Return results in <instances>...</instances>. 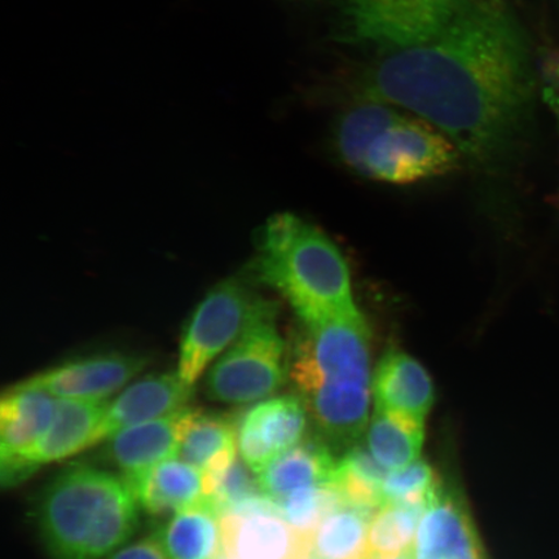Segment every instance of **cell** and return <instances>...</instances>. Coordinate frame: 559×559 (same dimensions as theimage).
Listing matches in <instances>:
<instances>
[{"mask_svg":"<svg viewBox=\"0 0 559 559\" xmlns=\"http://www.w3.org/2000/svg\"><path fill=\"white\" fill-rule=\"evenodd\" d=\"M307 409L299 396L258 402L237 416V450L251 471L260 474L305 438Z\"/></svg>","mask_w":559,"mask_h":559,"instance_id":"10","label":"cell"},{"mask_svg":"<svg viewBox=\"0 0 559 559\" xmlns=\"http://www.w3.org/2000/svg\"><path fill=\"white\" fill-rule=\"evenodd\" d=\"M239 456L237 416L188 407L178 459L204 474V488Z\"/></svg>","mask_w":559,"mask_h":559,"instance_id":"16","label":"cell"},{"mask_svg":"<svg viewBox=\"0 0 559 559\" xmlns=\"http://www.w3.org/2000/svg\"><path fill=\"white\" fill-rule=\"evenodd\" d=\"M221 526L225 559H300L310 555V540L276 514H227Z\"/></svg>","mask_w":559,"mask_h":559,"instance_id":"15","label":"cell"},{"mask_svg":"<svg viewBox=\"0 0 559 559\" xmlns=\"http://www.w3.org/2000/svg\"><path fill=\"white\" fill-rule=\"evenodd\" d=\"M37 519L53 559H104L135 534L139 504L122 477L79 464L46 487Z\"/></svg>","mask_w":559,"mask_h":559,"instance_id":"4","label":"cell"},{"mask_svg":"<svg viewBox=\"0 0 559 559\" xmlns=\"http://www.w3.org/2000/svg\"><path fill=\"white\" fill-rule=\"evenodd\" d=\"M139 508L152 516L173 515L205 501L204 474L178 457L124 480Z\"/></svg>","mask_w":559,"mask_h":559,"instance_id":"18","label":"cell"},{"mask_svg":"<svg viewBox=\"0 0 559 559\" xmlns=\"http://www.w3.org/2000/svg\"><path fill=\"white\" fill-rule=\"evenodd\" d=\"M368 559H414V557H412V551H409V554L397 557H369Z\"/></svg>","mask_w":559,"mask_h":559,"instance_id":"30","label":"cell"},{"mask_svg":"<svg viewBox=\"0 0 559 559\" xmlns=\"http://www.w3.org/2000/svg\"><path fill=\"white\" fill-rule=\"evenodd\" d=\"M187 408L116 432L103 442L99 459L129 480L178 457Z\"/></svg>","mask_w":559,"mask_h":559,"instance_id":"13","label":"cell"},{"mask_svg":"<svg viewBox=\"0 0 559 559\" xmlns=\"http://www.w3.org/2000/svg\"><path fill=\"white\" fill-rule=\"evenodd\" d=\"M148 365L144 355L95 354L62 362L16 384L47 391L59 400H108Z\"/></svg>","mask_w":559,"mask_h":559,"instance_id":"11","label":"cell"},{"mask_svg":"<svg viewBox=\"0 0 559 559\" xmlns=\"http://www.w3.org/2000/svg\"><path fill=\"white\" fill-rule=\"evenodd\" d=\"M475 0H342L340 33L353 45L384 52L425 44Z\"/></svg>","mask_w":559,"mask_h":559,"instance_id":"7","label":"cell"},{"mask_svg":"<svg viewBox=\"0 0 559 559\" xmlns=\"http://www.w3.org/2000/svg\"><path fill=\"white\" fill-rule=\"evenodd\" d=\"M254 272L288 300L300 323L358 310L344 255L330 237L295 214H277L264 226Z\"/></svg>","mask_w":559,"mask_h":559,"instance_id":"5","label":"cell"},{"mask_svg":"<svg viewBox=\"0 0 559 559\" xmlns=\"http://www.w3.org/2000/svg\"><path fill=\"white\" fill-rule=\"evenodd\" d=\"M372 394L376 409L401 412L425 419L435 404V386L426 369L404 353L390 347L374 369Z\"/></svg>","mask_w":559,"mask_h":559,"instance_id":"17","label":"cell"},{"mask_svg":"<svg viewBox=\"0 0 559 559\" xmlns=\"http://www.w3.org/2000/svg\"><path fill=\"white\" fill-rule=\"evenodd\" d=\"M221 521L205 500L170 515L155 535L171 559H225Z\"/></svg>","mask_w":559,"mask_h":559,"instance_id":"21","label":"cell"},{"mask_svg":"<svg viewBox=\"0 0 559 559\" xmlns=\"http://www.w3.org/2000/svg\"><path fill=\"white\" fill-rule=\"evenodd\" d=\"M108 400H59L50 429L27 459L31 475L40 466L91 449L94 435L109 407Z\"/></svg>","mask_w":559,"mask_h":559,"instance_id":"19","label":"cell"},{"mask_svg":"<svg viewBox=\"0 0 559 559\" xmlns=\"http://www.w3.org/2000/svg\"><path fill=\"white\" fill-rule=\"evenodd\" d=\"M58 397L47 391L13 384L0 401V477L15 487L32 477L27 459L52 424Z\"/></svg>","mask_w":559,"mask_h":559,"instance_id":"9","label":"cell"},{"mask_svg":"<svg viewBox=\"0 0 559 559\" xmlns=\"http://www.w3.org/2000/svg\"><path fill=\"white\" fill-rule=\"evenodd\" d=\"M104 559H171L163 543L153 534L136 543L123 545Z\"/></svg>","mask_w":559,"mask_h":559,"instance_id":"29","label":"cell"},{"mask_svg":"<svg viewBox=\"0 0 559 559\" xmlns=\"http://www.w3.org/2000/svg\"><path fill=\"white\" fill-rule=\"evenodd\" d=\"M333 146L348 169L396 186L444 177L464 160L457 146L435 124L368 97H359L338 116Z\"/></svg>","mask_w":559,"mask_h":559,"instance_id":"3","label":"cell"},{"mask_svg":"<svg viewBox=\"0 0 559 559\" xmlns=\"http://www.w3.org/2000/svg\"><path fill=\"white\" fill-rule=\"evenodd\" d=\"M275 504L282 519L310 540L319 524L345 501L334 485H321L299 489Z\"/></svg>","mask_w":559,"mask_h":559,"instance_id":"26","label":"cell"},{"mask_svg":"<svg viewBox=\"0 0 559 559\" xmlns=\"http://www.w3.org/2000/svg\"><path fill=\"white\" fill-rule=\"evenodd\" d=\"M193 395L194 386L181 380L178 372L144 377L130 384L109 403L91 442V449L130 426L148 423L187 408Z\"/></svg>","mask_w":559,"mask_h":559,"instance_id":"12","label":"cell"},{"mask_svg":"<svg viewBox=\"0 0 559 559\" xmlns=\"http://www.w3.org/2000/svg\"><path fill=\"white\" fill-rule=\"evenodd\" d=\"M388 474L372 453L355 447L338 461L333 485L345 504L376 513L383 504L382 488Z\"/></svg>","mask_w":559,"mask_h":559,"instance_id":"24","label":"cell"},{"mask_svg":"<svg viewBox=\"0 0 559 559\" xmlns=\"http://www.w3.org/2000/svg\"><path fill=\"white\" fill-rule=\"evenodd\" d=\"M276 314V304L258 314L210 366L204 382L210 401L255 404L283 386L288 377V353L277 331Z\"/></svg>","mask_w":559,"mask_h":559,"instance_id":"6","label":"cell"},{"mask_svg":"<svg viewBox=\"0 0 559 559\" xmlns=\"http://www.w3.org/2000/svg\"><path fill=\"white\" fill-rule=\"evenodd\" d=\"M442 487L432 467L426 461L417 460L388 474L383 481L382 506L400 504L426 510Z\"/></svg>","mask_w":559,"mask_h":559,"instance_id":"27","label":"cell"},{"mask_svg":"<svg viewBox=\"0 0 559 559\" xmlns=\"http://www.w3.org/2000/svg\"><path fill=\"white\" fill-rule=\"evenodd\" d=\"M272 305L245 278L230 277L216 284L195 307L181 335L177 370L181 380L194 386L245 328Z\"/></svg>","mask_w":559,"mask_h":559,"instance_id":"8","label":"cell"},{"mask_svg":"<svg viewBox=\"0 0 559 559\" xmlns=\"http://www.w3.org/2000/svg\"><path fill=\"white\" fill-rule=\"evenodd\" d=\"M300 559H318V558H314L313 556L311 555H307L305 556L304 558H300Z\"/></svg>","mask_w":559,"mask_h":559,"instance_id":"31","label":"cell"},{"mask_svg":"<svg viewBox=\"0 0 559 559\" xmlns=\"http://www.w3.org/2000/svg\"><path fill=\"white\" fill-rule=\"evenodd\" d=\"M537 83L527 33L507 0H475L437 37L376 61L359 97L435 124L487 180L496 210L515 223Z\"/></svg>","mask_w":559,"mask_h":559,"instance_id":"1","label":"cell"},{"mask_svg":"<svg viewBox=\"0 0 559 559\" xmlns=\"http://www.w3.org/2000/svg\"><path fill=\"white\" fill-rule=\"evenodd\" d=\"M338 461L323 440L304 438L257 474L262 492L274 502L288 498L299 489L333 485Z\"/></svg>","mask_w":559,"mask_h":559,"instance_id":"20","label":"cell"},{"mask_svg":"<svg viewBox=\"0 0 559 559\" xmlns=\"http://www.w3.org/2000/svg\"><path fill=\"white\" fill-rule=\"evenodd\" d=\"M367 436L372 456L388 471H400L415 463L421 453L425 419L376 409Z\"/></svg>","mask_w":559,"mask_h":559,"instance_id":"22","label":"cell"},{"mask_svg":"<svg viewBox=\"0 0 559 559\" xmlns=\"http://www.w3.org/2000/svg\"><path fill=\"white\" fill-rule=\"evenodd\" d=\"M414 559H485L469 510L452 489L442 487L425 510L417 530Z\"/></svg>","mask_w":559,"mask_h":559,"instance_id":"14","label":"cell"},{"mask_svg":"<svg viewBox=\"0 0 559 559\" xmlns=\"http://www.w3.org/2000/svg\"><path fill=\"white\" fill-rule=\"evenodd\" d=\"M539 68V82L545 103L555 117L559 138V44L544 48ZM559 210V187L555 198Z\"/></svg>","mask_w":559,"mask_h":559,"instance_id":"28","label":"cell"},{"mask_svg":"<svg viewBox=\"0 0 559 559\" xmlns=\"http://www.w3.org/2000/svg\"><path fill=\"white\" fill-rule=\"evenodd\" d=\"M425 510L384 504L369 523L370 557H397L414 549L417 530Z\"/></svg>","mask_w":559,"mask_h":559,"instance_id":"25","label":"cell"},{"mask_svg":"<svg viewBox=\"0 0 559 559\" xmlns=\"http://www.w3.org/2000/svg\"><path fill=\"white\" fill-rule=\"evenodd\" d=\"M370 331L359 310L300 323L288 353V377L321 431L354 442L369 421Z\"/></svg>","mask_w":559,"mask_h":559,"instance_id":"2","label":"cell"},{"mask_svg":"<svg viewBox=\"0 0 559 559\" xmlns=\"http://www.w3.org/2000/svg\"><path fill=\"white\" fill-rule=\"evenodd\" d=\"M374 513L342 504L310 537V555L318 559H368V533Z\"/></svg>","mask_w":559,"mask_h":559,"instance_id":"23","label":"cell"}]
</instances>
